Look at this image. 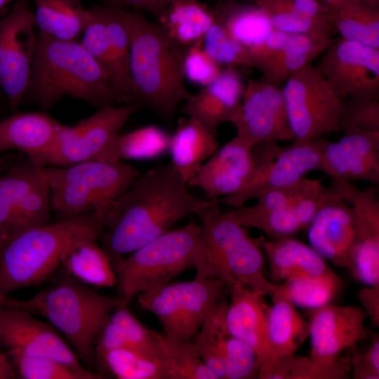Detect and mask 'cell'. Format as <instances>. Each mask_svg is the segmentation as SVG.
Segmentation results:
<instances>
[{
	"label": "cell",
	"mask_w": 379,
	"mask_h": 379,
	"mask_svg": "<svg viewBox=\"0 0 379 379\" xmlns=\"http://www.w3.org/2000/svg\"><path fill=\"white\" fill-rule=\"evenodd\" d=\"M41 168L57 220L75 218L112 203L141 174L124 160H92Z\"/></svg>",
	"instance_id": "obj_7"
},
{
	"label": "cell",
	"mask_w": 379,
	"mask_h": 379,
	"mask_svg": "<svg viewBox=\"0 0 379 379\" xmlns=\"http://www.w3.org/2000/svg\"><path fill=\"white\" fill-rule=\"evenodd\" d=\"M333 12L345 0H318Z\"/></svg>",
	"instance_id": "obj_54"
},
{
	"label": "cell",
	"mask_w": 379,
	"mask_h": 379,
	"mask_svg": "<svg viewBox=\"0 0 379 379\" xmlns=\"http://www.w3.org/2000/svg\"><path fill=\"white\" fill-rule=\"evenodd\" d=\"M6 297H4L0 294V305H3Z\"/></svg>",
	"instance_id": "obj_57"
},
{
	"label": "cell",
	"mask_w": 379,
	"mask_h": 379,
	"mask_svg": "<svg viewBox=\"0 0 379 379\" xmlns=\"http://www.w3.org/2000/svg\"><path fill=\"white\" fill-rule=\"evenodd\" d=\"M96 368L119 379H169L162 361L126 348L110 350L97 358Z\"/></svg>",
	"instance_id": "obj_42"
},
{
	"label": "cell",
	"mask_w": 379,
	"mask_h": 379,
	"mask_svg": "<svg viewBox=\"0 0 379 379\" xmlns=\"http://www.w3.org/2000/svg\"><path fill=\"white\" fill-rule=\"evenodd\" d=\"M15 376L14 366L8 354L0 349V379H12Z\"/></svg>",
	"instance_id": "obj_53"
},
{
	"label": "cell",
	"mask_w": 379,
	"mask_h": 379,
	"mask_svg": "<svg viewBox=\"0 0 379 379\" xmlns=\"http://www.w3.org/2000/svg\"><path fill=\"white\" fill-rule=\"evenodd\" d=\"M321 182L322 179L303 177L292 184L262 192L256 198L257 202L251 206L243 205L227 213L239 224L246 219L280 211L321 192L325 188Z\"/></svg>",
	"instance_id": "obj_39"
},
{
	"label": "cell",
	"mask_w": 379,
	"mask_h": 379,
	"mask_svg": "<svg viewBox=\"0 0 379 379\" xmlns=\"http://www.w3.org/2000/svg\"><path fill=\"white\" fill-rule=\"evenodd\" d=\"M215 136L192 117L178 120L177 128L171 136L170 163L187 185L197 186L201 166L219 147Z\"/></svg>",
	"instance_id": "obj_31"
},
{
	"label": "cell",
	"mask_w": 379,
	"mask_h": 379,
	"mask_svg": "<svg viewBox=\"0 0 379 379\" xmlns=\"http://www.w3.org/2000/svg\"><path fill=\"white\" fill-rule=\"evenodd\" d=\"M34 12L18 0L0 20V89L16 109L25 97L37 44Z\"/></svg>",
	"instance_id": "obj_16"
},
{
	"label": "cell",
	"mask_w": 379,
	"mask_h": 379,
	"mask_svg": "<svg viewBox=\"0 0 379 379\" xmlns=\"http://www.w3.org/2000/svg\"><path fill=\"white\" fill-rule=\"evenodd\" d=\"M112 4L133 8V10L146 11L155 18L171 4L178 0H109Z\"/></svg>",
	"instance_id": "obj_51"
},
{
	"label": "cell",
	"mask_w": 379,
	"mask_h": 379,
	"mask_svg": "<svg viewBox=\"0 0 379 379\" xmlns=\"http://www.w3.org/2000/svg\"><path fill=\"white\" fill-rule=\"evenodd\" d=\"M267 15L274 29L309 36L318 41L334 39L333 25L317 21L303 15L294 8L291 0H253Z\"/></svg>",
	"instance_id": "obj_41"
},
{
	"label": "cell",
	"mask_w": 379,
	"mask_h": 379,
	"mask_svg": "<svg viewBox=\"0 0 379 379\" xmlns=\"http://www.w3.org/2000/svg\"><path fill=\"white\" fill-rule=\"evenodd\" d=\"M38 34L61 41H73L81 35L86 9L78 0H32Z\"/></svg>",
	"instance_id": "obj_35"
},
{
	"label": "cell",
	"mask_w": 379,
	"mask_h": 379,
	"mask_svg": "<svg viewBox=\"0 0 379 379\" xmlns=\"http://www.w3.org/2000/svg\"><path fill=\"white\" fill-rule=\"evenodd\" d=\"M286 283L294 305L310 310L328 305L341 284L333 271L321 276L300 278Z\"/></svg>",
	"instance_id": "obj_44"
},
{
	"label": "cell",
	"mask_w": 379,
	"mask_h": 379,
	"mask_svg": "<svg viewBox=\"0 0 379 379\" xmlns=\"http://www.w3.org/2000/svg\"><path fill=\"white\" fill-rule=\"evenodd\" d=\"M316 68L341 99H378L379 49L340 37L321 53Z\"/></svg>",
	"instance_id": "obj_18"
},
{
	"label": "cell",
	"mask_w": 379,
	"mask_h": 379,
	"mask_svg": "<svg viewBox=\"0 0 379 379\" xmlns=\"http://www.w3.org/2000/svg\"><path fill=\"white\" fill-rule=\"evenodd\" d=\"M230 123L237 129L236 136L251 147L295 140L281 89L260 80L247 81L241 102Z\"/></svg>",
	"instance_id": "obj_19"
},
{
	"label": "cell",
	"mask_w": 379,
	"mask_h": 379,
	"mask_svg": "<svg viewBox=\"0 0 379 379\" xmlns=\"http://www.w3.org/2000/svg\"><path fill=\"white\" fill-rule=\"evenodd\" d=\"M370 7L379 8V0H357Z\"/></svg>",
	"instance_id": "obj_55"
},
{
	"label": "cell",
	"mask_w": 379,
	"mask_h": 379,
	"mask_svg": "<svg viewBox=\"0 0 379 379\" xmlns=\"http://www.w3.org/2000/svg\"><path fill=\"white\" fill-rule=\"evenodd\" d=\"M62 125L43 112L15 113L0 120V154L18 149L35 163L52 145Z\"/></svg>",
	"instance_id": "obj_28"
},
{
	"label": "cell",
	"mask_w": 379,
	"mask_h": 379,
	"mask_svg": "<svg viewBox=\"0 0 379 379\" xmlns=\"http://www.w3.org/2000/svg\"><path fill=\"white\" fill-rule=\"evenodd\" d=\"M281 91L295 136L293 144L307 143L341 131L343 99L316 67L309 64L293 73Z\"/></svg>",
	"instance_id": "obj_11"
},
{
	"label": "cell",
	"mask_w": 379,
	"mask_h": 379,
	"mask_svg": "<svg viewBox=\"0 0 379 379\" xmlns=\"http://www.w3.org/2000/svg\"><path fill=\"white\" fill-rule=\"evenodd\" d=\"M223 296L192 338L201 358L218 379H248L258 375L257 355L248 345L227 328L228 302Z\"/></svg>",
	"instance_id": "obj_20"
},
{
	"label": "cell",
	"mask_w": 379,
	"mask_h": 379,
	"mask_svg": "<svg viewBox=\"0 0 379 379\" xmlns=\"http://www.w3.org/2000/svg\"><path fill=\"white\" fill-rule=\"evenodd\" d=\"M111 204L75 218L24 230L2 241L0 294L7 297L13 291L42 283L74 247L100 239Z\"/></svg>",
	"instance_id": "obj_2"
},
{
	"label": "cell",
	"mask_w": 379,
	"mask_h": 379,
	"mask_svg": "<svg viewBox=\"0 0 379 379\" xmlns=\"http://www.w3.org/2000/svg\"><path fill=\"white\" fill-rule=\"evenodd\" d=\"M51 211L50 189L41 166L28 159L0 174V243L49 222Z\"/></svg>",
	"instance_id": "obj_14"
},
{
	"label": "cell",
	"mask_w": 379,
	"mask_h": 379,
	"mask_svg": "<svg viewBox=\"0 0 379 379\" xmlns=\"http://www.w3.org/2000/svg\"><path fill=\"white\" fill-rule=\"evenodd\" d=\"M139 109L132 105L101 107L74 126L62 125L50 148L34 163L39 166H66L100 160L130 117Z\"/></svg>",
	"instance_id": "obj_13"
},
{
	"label": "cell",
	"mask_w": 379,
	"mask_h": 379,
	"mask_svg": "<svg viewBox=\"0 0 379 379\" xmlns=\"http://www.w3.org/2000/svg\"><path fill=\"white\" fill-rule=\"evenodd\" d=\"M202 46L220 65L253 67L248 48L230 37L217 20L206 34Z\"/></svg>",
	"instance_id": "obj_45"
},
{
	"label": "cell",
	"mask_w": 379,
	"mask_h": 379,
	"mask_svg": "<svg viewBox=\"0 0 379 379\" xmlns=\"http://www.w3.org/2000/svg\"><path fill=\"white\" fill-rule=\"evenodd\" d=\"M159 333L142 324L128 306L121 305L110 314L96 338V360L110 350L126 348L163 362Z\"/></svg>",
	"instance_id": "obj_29"
},
{
	"label": "cell",
	"mask_w": 379,
	"mask_h": 379,
	"mask_svg": "<svg viewBox=\"0 0 379 379\" xmlns=\"http://www.w3.org/2000/svg\"><path fill=\"white\" fill-rule=\"evenodd\" d=\"M353 125L368 132L379 131V102L374 98L343 100L341 128Z\"/></svg>",
	"instance_id": "obj_48"
},
{
	"label": "cell",
	"mask_w": 379,
	"mask_h": 379,
	"mask_svg": "<svg viewBox=\"0 0 379 379\" xmlns=\"http://www.w3.org/2000/svg\"><path fill=\"white\" fill-rule=\"evenodd\" d=\"M124 18L129 35L128 105L149 109L169 121L179 104L191 95L182 69L186 48L174 43L140 11L124 9Z\"/></svg>",
	"instance_id": "obj_3"
},
{
	"label": "cell",
	"mask_w": 379,
	"mask_h": 379,
	"mask_svg": "<svg viewBox=\"0 0 379 379\" xmlns=\"http://www.w3.org/2000/svg\"><path fill=\"white\" fill-rule=\"evenodd\" d=\"M10 358L24 379H88L84 374L50 358L25 355Z\"/></svg>",
	"instance_id": "obj_46"
},
{
	"label": "cell",
	"mask_w": 379,
	"mask_h": 379,
	"mask_svg": "<svg viewBox=\"0 0 379 379\" xmlns=\"http://www.w3.org/2000/svg\"><path fill=\"white\" fill-rule=\"evenodd\" d=\"M156 19L166 35L184 48L203 44L216 20L213 8L198 0L176 1Z\"/></svg>",
	"instance_id": "obj_33"
},
{
	"label": "cell",
	"mask_w": 379,
	"mask_h": 379,
	"mask_svg": "<svg viewBox=\"0 0 379 379\" xmlns=\"http://www.w3.org/2000/svg\"><path fill=\"white\" fill-rule=\"evenodd\" d=\"M0 345L6 348L9 357L25 355L50 358L84 374L88 379L104 378L83 365L51 324L21 309L0 305Z\"/></svg>",
	"instance_id": "obj_17"
},
{
	"label": "cell",
	"mask_w": 379,
	"mask_h": 379,
	"mask_svg": "<svg viewBox=\"0 0 379 379\" xmlns=\"http://www.w3.org/2000/svg\"><path fill=\"white\" fill-rule=\"evenodd\" d=\"M185 79L202 87L213 82L222 69L204 49L202 44L186 48L182 62Z\"/></svg>",
	"instance_id": "obj_47"
},
{
	"label": "cell",
	"mask_w": 379,
	"mask_h": 379,
	"mask_svg": "<svg viewBox=\"0 0 379 379\" xmlns=\"http://www.w3.org/2000/svg\"><path fill=\"white\" fill-rule=\"evenodd\" d=\"M334 41H318L305 34L273 28L248 51L253 68L262 74L260 80L279 87L290 75L321 55Z\"/></svg>",
	"instance_id": "obj_24"
},
{
	"label": "cell",
	"mask_w": 379,
	"mask_h": 379,
	"mask_svg": "<svg viewBox=\"0 0 379 379\" xmlns=\"http://www.w3.org/2000/svg\"><path fill=\"white\" fill-rule=\"evenodd\" d=\"M227 291L224 280L195 277L168 282L137 297L140 306L158 319L168 338L185 341L194 337Z\"/></svg>",
	"instance_id": "obj_9"
},
{
	"label": "cell",
	"mask_w": 379,
	"mask_h": 379,
	"mask_svg": "<svg viewBox=\"0 0 379 379\" xmlns=\"http://www.w3.org/2000/svg\"><path fill=\"white\" fill-rule=\"evenodd\" d=\"M81 44L107 73L118 105H128L129 35L124 9L110 4L86 9Z\"/></svg>",
	"instance_id": "obj_15"
},
{
	"label": "cell",
	"mask_w": 379,
	"mask_h": 379,
	"mask_svg": "<svg viewBox=\"0 0 379 379\" xmlns=\"http://www.w3.org/2000/svg\"><path fill=\"white\" fill-rule=\"evenodd\" d=\"M332 181L355 214L356 241L350 270L367 286H379V200L376 188L371 186L360 190L350 181Z\"/></svg>",
	"instance_id": "obj_21"
},
{
	"label": "cell",
	"mask_w": 379,
	"mask_h": 379,
	"mask_svg": "<svg viewBox=\"0 0 379 379\" xmlns=\"http://www.w3.org/2000/svg\"><path fill=\"white\" fill-rule=\"evenodd\" d=\"M311 351L312 379L347 378L352 371L350 359L339 357L367 336L361 307L325 305L307 312Z\"/></svg>",
	"instance_id": "obj_10"
},
{
	"label": "cell",
	"mask_w": 379,
	"mask_h": 379,
	"mask_svg": "<svg viewBox=\"0 0 379 379\" xmlns=\"http://www.w3.org/2000/svg\"><path fill=\"white\" fill-rule=\"evenodd\" d=\"M187 185L171 163L141 173L110 205L100 238L110 259L132 253L208 203Z\"/></svg>",
	"instance_id": "obj_1"
},
{
	"label": "cell",
	"mask_w": 379,
	"mask_h": 379,
	"mask_svg": "<svg viewBox=\"0 0 379 379\" xmlns=\"http://www.w3.org/2000/svg\"><path fill=\"white\" fill-rule=\"evenodd\" d=\"M27 95L44 109L64 96L99 108L118 105L107 73L80 41L40 34Z\"/></svg>",
	"instance_id": "obj_4"
},
{
	"label": "cell",
	"mask_w": 379,
	"mask_h": 379,
	"mask_svg": "<svg viewBox=\"0 0 379 379\" xmlns=\"http://www.w3.org/2000/svg\"><path fill=\"white\" fill-rule=\"evenodd\" d=\"M326 187L284 209L246 219L244 227L256 228L273 239L291 237L309 225L322 201Z\"/></svg>",
	"instance_id": "obj_36"
},
{
	"label": "cell",
	"mask_w": 379,
	"mask_h": 379,
	"mask_svg": "<svg viewBox=\"0 0 379 379\" xmlns=\"http://www.w3.org/2000/svg\"><path fill=\"white\" fill-rule=\"evenodd\" d=\"M3 305L21 309L46 318L66 338L83 365L95 372L96 338L121 300L100 294L68 275L29 299L8 296Z\"/></svg>",
	"instance_id": "obj_6"
},
{
	"label": "cell",
	"mask_w": 379,
	"mask_h": 379,
	"mask_svg": "<svg viewBox=\"0 0 379 379\" xmlns=\"http://www.w3.org/2000/svg\"><path fill=\"white\" fill-rule=\"evenodd\" d=\"M220 204L219 199H209L196 213L201 229L192 253L195 277L240 283L262 295H272L279 284L264 276L263 255L257 239Z\"/></svg>",
	"instance_id": "obj_5"
},
{
	"label": "cell",
	"mask_w": 379,
	"mask_h": 379,
	"mask_svg": "<svg viewBox=\"0 0 379 379\" xmlns=\"http://www.w3.org/2000/svg\"><path fill=\"white\" fill-rule=\"evenodd\" d=\"M251 147L235 136L204 162L198 174L197 186L207 199L234 195L246 187L255 168Z\"/></svg>",
	"instance_id": "obj_26"
},
{
	"label": "cell",
	"mask_w": 379,
	"mask_h": 379,
	"mask_svg": "<svg viewBox=\"0 0 379 379\" xmlns=\"http://www.w3.org/2000/svg\"><path fill=\"white\" fill-rule=\"evenodd\" d=\"M16 0H0V11L9 3Z\"/></svg>",
	"instance_id": "obj_56"
},
{
	"label": "cell",
	"mask_w": 379,
	"mask_h": 379,
	"mask_svg": "<svg viewBox=\"0 0 379 379\" xmlns=\"http://www.w3.org/2000/svg\"><path fill=\"white\" fill-rule=\"evenodd\" d=\"M356 218L350 204L332 184L309 224L308 240L321 257L347 268L356 241Z\"/></svg>",
	"instance_id": "obj_22"
},
{
	"label": "cell",
	"mask_w": 379,
	"mask_h": 379,
	"mask_svg": "<svg viewBox=\"0 0 379 379\" xmlns=\"http://www.w3.org/2000/svg\"><path fill=\"white\" fill-rule=\"evenodd\" d=\"M333 22L341 38L379 49V8L345 0L333 12Z\"/></svg>",
	"instance_id": "obj_40"
},
{
	"label": "cell",
	"mask_w": 379,
	"mask_h": 379,
	"mask_svg": "<svg viewBox=\"0 0 379 379\" xmlns=\"http://www.w3.org/2000/svg\"><path fill=\"white\" fill-rule=\"evenodd\" d=\"M265 252L274 281L288 282L295 279L315 277L332 270L325 260L312 246L291 237L267 240L256 239Z\"/></svg>",
	"instance_id": "obj_30"
},
{
	"label": "cell",
	"mask_w": 379,
	"mask_h": 379,
	"mask_svg": "<svg viewBox=\"0 0 379 379\" xmlns=\"http://www.w3.org/2000/svg\"><path fill=\"white\" fill-rule=\"evenodd\" d=\"M230 301L225 312V324L230 333L248 345L255 352L259 364L258 378L270 379L276 366L267 338L270 308L264 297L240 284H227Z\"/></svg>",
	"instance_id": "obj_23"
},
{
	"label": "cell",
	"mask_w": 379,
	"mask_h": 379,
	"mask_svg": "<svg viewBox=\"0 0 379 379\" xmlns=\"http://www.w3.org/2000/svg\"><path fill=\"white\" fill-rule=\"evenodd\" d=\"M337 142L324 139L321 147L324 172L331 179L379 182V131L368 132L353 125L342 127Z\"/></svg>",
	"instance_id": "obj_25"
},
{
	"label": "cell",
	"mask_w": 379,
	"mask_h": 379,
	"mask_svg": "<svg viewBox=\"0 0 379 379\" xmlns=\"http://www.w3.org/2000/svg\"><path fill=\"white\" fill-rule=\"evenodd\" d=\"M213 11L227 34L248 48L262 41L273 29L266 13L255 4L225 0Z\"/></svg>",
	"instance_id": "obj_34"
},
{
	"label": "cell",
	"mask_w": 379,
	"mask_h": 379,
	"mask_svg": "<svg viewBox=\"0 0 379 379\" xmlns=\"http://www.w3.org/2000/svg\"><path fill=\"white\" fill-rule=\"evenodd\" d=\"M68 275L88 285L112 287L117 277L106 251L96 241H88L74 247L62 263Z\"/></svg>",
	"instance_id": "obj_37"
},
{
	"label": "cell",
	"mask_w": 379,
	"mask_h": 379,
	"mask_svg": "<svg viewBox=\"0 0 379 379\" xmlns=\"http://www.w3.org/2000/svg\"><path fill=\"white\" fill-rule=\"evenodd\" d=\"M245 85L234 67L223 69L211 84L191 94L180 111L199 121L216 135L218 128L230 120L243 98Z\"/></svg>",
	"instance_id": "obj_27"
},
{
	"label": "cell",
	"mask_w": 379,
	"mask_h": 379,
	"mask_svg": "<svg viewBox=\"0 0 379 379\" xmlns=\"http://www.w3.org/2000/svg\"><path fill=\"white\" fill-rule=\"evenodd\" d=\"M200 225L191 222L171 230L132 253L111 260L118 297L128 306L133 298L165 284L192 267Z\"/></svg>",
	"instance_id": "obj_8"
},
{
	"label": "cell",
	"mask_w": 379,
	"mask_h": 379,
	"mask_svg": "<svg viewBox=\"0 0 379 379\" xmlns=\"http://www.w3.org/2000/svg\"><path fill=\"white\" fill-rule=\"evenodd\" d=\"M273 305L267 317V338L276 362L293 354L310 335L308 321L298 313L289 295L286 282L279 284L272 295Z\"/></svg>",
	"instance_id": "obj_32"
},
{
	"label": "cell",
	"mask_w": 379,
	"mask_h": 379,
	"mask_svg": "<svg viewBox=\"0 0 379 379\" xmlns=\"http://www.w3.org/2000/svg\"><path fill=\"white\" fill-rule=\"evenodd\" d=\"M164 354L163 363L169 379H218L205 364L190 340H175L159 333Z\"/></svg>",
	"instance_id": "obj_43"
},
{
	"label": "cell",
	"mask_w": 379,
	"mask_h": 379,
	"mask_svg": "<svg viewBox=\"0 0 379 379\" xmlns=\"http://www.w3.org/2000/svg\"><path fill=\"white\" fill-rule=\"evenodd\" d=\"M171 136L163 129L149 125L119 134L109 145L100 160L149 159L168 151Z\"/></svg>",
	"instance_id": "obj_38"
},
{
	"label": "cell",
	"mask_w": 379,
	"mask_h": 379,
	"mask_svg": "<svg viewBox=\"0 0 379 379\" xmlns=\"http://www.w3.org/2000/svg\"><path fill=\"white\" fill-rule=\"evenodd\" d=\"M351 364L354 378H379V338L378 335L373 337L370 347L365 352L353 354Z\"/></svg>",
	"instance_id": "obj_49"
},
{
	"label": "cell",
	"mask_w": 379,
	"mask_h": 379,
	"mask_svg": "<svg viewBox=\"0 0 379 379\" xmlns=\"http://www.w3.org/2000/svg\"><path fill=\"white\" fill-rule=\"evenodd\" d=\"M359 299L374 326H379V286H366L359 293Z\"/></svg>",
	"instance_id": "obj_52"
},
{
	"label": "cell",
	"mask_w": 379,
	"mask_h": 379,
	"mask_svg": "<svg viewBox=\"0 0 379 379\" xmlns=\"http://www.w3.org/2000/svg\"><path fill=\"white\" fill-rule=\"evenodd\" d=\"M324 139L281 147L277 142H261L251 147L255 168L254 174L240 192L224 197L220 202L237 208L256 199L262 192L292 184L314 170L324 172L321 147Z\"/></svg>",
	"instance_id": "obj_12"
},
{
	"label": "cell",
	"mask_w": 379,
	"mask_h": 379,
	"mask_svg": "<svg viewBox=\"0 0 379 379\" xmlns=\"http://www.w3.org/2000/svg\"><path fill=\"white\" fill-rule=\"evenodd\" d=\"M312 372L310 357L293 354L279 359L270 379H312Z\"/></svg>",
	"instance_id": "obj_50"
}]
</instances>
